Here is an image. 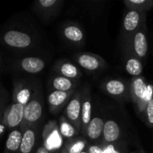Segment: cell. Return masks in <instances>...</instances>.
Segmentation results:
<instances>
[{
	"mask_svg": "<svg viewBox=\"0 0 153 153\" xmlns=\"http://www.w3.org/2000/svg\"><path fill=\"white\" fill-rule=\"evenodd\" d=\"M132 96L134 100L138 104L141 111H143L152 98V86L146 85L142 78H137L132 82Z\"/></svg>",
	"mask_w": 153,
	"mask_h": 153,
	"instance_id": "obj_1",
	"label": "cell"
},
{
	"mask_svg": "<svg viewBox=\"0 0 153 153\" xmlns=\"http://www.w3.org/2000/svg\"><path fill=\"white\" fill-rule=\"evenodd\" d=\"M43 114V107L41 102L38 99L30 100L24 107V113H23V130L26 126H30L38 122Z\"/></svg>",
	"mask_w": 153,
	"mask_h": 153,
	"instance_id": "obj_2",
	"label": "cell"
},
{
	"mask_svg": "<svg viewBox=\"0 0 153 153\" xmlns=\"http://www.w3.org/2000/svg\"><path fill=\"white\" fill-rule=\"evenodd\" d=\"M3 39L7 46L14 48H26L32 43V39L29 34L15 30L6 31Z\"/></svg>",
	"mask_w": 153,
	"mask_h": 153,
	"instance_id": "obj_3",
	"label": "cell"
},
{
	"mask_svg": "<svg viewBox=\"0 0 153 153\" xmlns=\"http://www.w3.org/2000/svg\"><path fill=\"white\" fill-rule=\"evenodd\" d=\"M81 113H82V102L79 95L74 96L67 104L65 108V117L70 122L74 125L76 129H79L81 126Z\"/></svg>",
	"mask_w": 153,
	"mask_h": 153,
	"instance_id": "obj_4",
	"label": "cell"
},
{
	"mask_svg": "<svg viewBox=\"0 0 153 153\" xmlns=\"http://www.w3.org/2000/svg\"><path fill=\"white\" fill-rule=\"evenodd\" d=\"M24 107V105L18 102H14L11 105L6 116V123L8 127L15 128L22 123Z\"/></svg>",
	"mask_w": 153,
	"mask_h": 153,
	"instance_id": "obj_5",
	"label": "cell"
},
{
	"mask_svg": "<svg viewBox=\"0 0 153 153\" xmlns=\"http://www.w3.org/2000/svg\"><path fill=\"white\" fill-rule=\"evenodd\" d=\"M21 68L29 74H38L45 67V62L39 57L29 56L23 58L20 62Z\"/></svg>",
	"mask_w": 153,
	"mask_h": 153,
	"instance_id": "obj_6",
	"label": "cell"
},
{
	"mask_svg": "<svg viewBox=\"0 0 153 153\" xmlns=\"http://www.w3.org/2000/svg\"><path fill=\"white\" fill-rule=\"evenodd\" d=\"M104 125L105 122L101 117H95L91 118L90 124L87 126L85 129L86 135L88 136V138L92 141L98 140L101 136V134H103Z\"/></svg>",
	"mask_w": 153,
	"mask_h": 153,
	"instance_id": "obj_7",
	"label": "cell"
},
{
	"mask_svg": "<svg viewBox=\"0 0 153 153\" xmlns=\"http://www.w3.org/2000/svg\"><path fill=\"white\" fill-rule=\"evenodd\" d=\"M77 62L85 70L88 71H96L102 65V60L94 55L91 54H82L78 56Z\"/></svg>",
	"mask_w": 153,
	"mask_h": 153,
	"instance_id": "obj_8",
	"label": "cell"
},
{
	"mask_svg": "<svg viewBox=\"0 0 153 153\" xmlns=\"http://www.w3.org/2000/svg\"><path fill=\"white\" fill-rule=\"evenodd\" d=\"M103 137L106 143H112L117 142L120 137V127L114 120H108L105 122L103 129Z\"/></svg>",
	"mask_w": 153,
	"mask_h": 153,
	"instance_id": "obj_9",
	"label": "cell"
},
{
	"mask_svg": "<svg viewBox=\"0 0 153 153\" xmlns=\"http://www.w3.org/2000/svg\"><path fill=\"white\" fill-rule=\"evenodd\" d=\"M37 133L33 128H27L22 134V140L19 150L20 153H31L36 143Z\"/></svg>",
	"mask_w": 153,
	"mask_h": 153,
	"instance_id": "obj_10",
	"label": "cell"
},
{
	"mask_svg": "<svg viewBox=\"0 0 153 153\" xmlns=\"http://www.w3.org/2000/svg\"><path fill=\"white\" fill-rule=\"evenodd\" d=\"M134 50L137 56L143 58L146 56L148 52V41L145 33L139 30L135 33L134 39Z\"/></svg>",
	"mask_w": 153,
	"mask_h": 153,
	"instance_id": "obj_11",
	"label": "cell"
},
{
	"mask_svg": "<svg viewBox=\"0 0 153 153\" xmlns=\"http://www.w3.org/2000/svg\"><path fill=\"white\" fill-rule=\"evenodd\" d=\"M69 96L70 92L54 91L48 97V105L51 108V109H58L66 102Z\"/></svg>",
	"mask_w": 153,
	"mask_h": 153,
	"instance_id": "obj_12",
	"label": "cell"
},
{
	"mask_svg": "<svg viewBox=\"0 0 153 153\" xmlns=\"http://www.w3.org/2000/svg\"><path fill=\"white\" fill-rule=\"evenodd\" d=\"M22 140V134L19 130H13L5 143V148L8 152L13 153H16L19 152L21 143Z\"/></svg>",
	"mask_w": 153,
	"mask_h": 153,
	"instance_id": "obj_13",
	"label": "cell"
},
{
	"mask_svg": "<svg viewBox=\"0 0 153 153\" xmlns=\"http://www.w3.org/2000/svg\"><path fill=\"white\" fill-rule=\"evenodd\" d=\"M140 12L135 11V10H130L125 19H124V29L125 30L128 31V32H132L134 30H136V28L138 27L140 22H141V15H140Z\"/></svg>",
	"mask_w": 153,
	"mask_h": 153,
	"instance_id": "obj_14",
	"label": "cell"
},
{
	"mask_svg": "<svg viewBox=\"0 0 153 153\" xmlns=\"http://www.w3.org/2000/svg\"><path fill=\"white\" fill-rule=\"evenodd\" d=\"M105 88L108 94L117 97V96H121L124 94V92L126 91V86L122 81L110 80L106 83Z\"/></svg>",
	"mask_w": 153,
	"mask_h": 153,
	"instance_id": "obj_15",
	"label": "cell"
},
{
	"mask_svg": "<svg viewBox=\"0 0 153 153\" xmlns=\"http://www.w3.org/2000/svg\"><path fill=\"white\" fill-rule=\"evenodd\" d=\"M52 86L55 91L70 92L74 87V82L71 81V79L65 78L64 76H56L52 82Z\"/></svg>",
	"mask_w": 153,
	"mask_h": 153,
	"instance_id": "obj_16",
	"label": "cell"
},
{
	"mask_svg": "<svg viewBox=\"0 0 153 153\" xmlns=\"http://www.w3.org/2000/svg\"><path fill=\"white\" fill-rule=\"evenodd\" d=\"M65 37L72 42H80L83 39L82 30L75 25H68L64 29Z\"/></svg>",
	"mask_w": 153,
	"mask_h": 153,
	"instance_id": "obj_17",
	"label": "cell"
},
{
	"mask_svg": "<svg viewBox=\"0 0 153 153\" xmlns=\"http://www.w3.org/2000/svg\"><path fill=\"white\" fill-rule=\"evenodd\" d=\"M91 120V102L90 99H86L82 103V113H81V123L82 129L85 130L87 126Z\"/></svg>",
	"mask_w": 153,
	"mask_h": 153,
	"instance_id": "obj_18",
	"label": "cell"
},
{
	"mask_svg": "<svg viewBox=\"0 0 153 153\" xmlns=\"http://www.w3.org/2000/svg\"><path fill=\"white\" fill-rule=\"evenodd\" d=\"M126 69L129 74L133 76H139L143 72V65L139 59L131 57L126 62Z\"/></svg>",
	"mask_w": 153,
	"mask_h": 153,
	"instance_id": "obj_19",
	"label": "cell"
},
{
	"mask_svg": "<svg viewBox=\"0 0 153 153\" xmlns=\"http://www.w3.org/2000/svg\"><path fill=\"white\" fill-rule=\"evenodd\" d=\"M59 73L62 74V76L68 79H74L79 75V71L77 67L71 63L62 64L59 67Z\"/></svg>",
	"mask_w": 153,
	"mask_h": 153,
	"instance_id": "obj_20",
	"label": "cell"
},
{
	"mask_svg": "<svg viewBox=\"0 0 153 153\" xmlns=\"http://www.w3.org/2000/svg\"><path fill=\"white\" fill-rule=\"evenodd\" d=\"M125 4L127 7L131 8V10H146L150 9L153 5V1L148 0H126L125 1Z\"/></svg>",
	"mask_w": 153,
	"mask_h": 153,
	"instance_id": "obj_21",
	"label": "cell"
},
{
	"mask_svg": "<svg viewBox=\"0 0 153 153\" xmlns=\"http://www.w3.org/2000/svg\"><path fill=\"white\" fill-rule=\"evenodd\" d=\"M76 128L70 123L66 121H63L60 124L59 131L63 137L65 138H72L76 134Z\"/></svg>",
	"mask_w": 153,
	"mask_h": 153,
	"instance_id": "obj_22",
	"label": "cell"
},
{
	"mask_svg": "<svg viewBox=\"0 0 153 153\" xmlns=\"http://www.w3.org/2000/svg\"><path fill=\"white\" fill-rule=\"evenodd\" d=\"M30 91L29 89L27 88H23V89H21L18 93L16 94V100H17V102L18 103H21L22 105H26L30 100Z\"/></svg>",
	"mask_w": 153,
	"mask_h": 153,
	"instance_id": "obj_23",
	"label": "cell"
},
{
	"mask_svg": "<svg viewBox=\"0 0 153 153\" xmlns=\"http://www.w3.org/2000/svg\"><path fill=\"white\" fill-rule=\"evenodd\" d=\"M85 146H86V143L84 141H82V140L77 141L69 147L68 153H82L84 151Z\"/></svg>",
	"mask_w": 153,
	"mask_h": 153,
	"instance_id": "obj_24",
	"label": "cell"
},
{
	"mask_svg": "<svg viewBox=\"0 0 153 153\" xmlns=\"http://www.w3.org/2000/svg\"><path fill=\"white\" fill-rule=\"evenodd\" d=\"M145 111H146V116H147V119H148L149 124L153 126V96L152 100L147 104Z\"/></svg>",
	"mask_w": 153,
	"mask_h": 153,
	"instance_id": "obj_25",
	"label": "cell"
},
{
	"mask_svg": "<svg viewBox=\"0 0 153 153\" xmlns=\"http://www.w3.org/2000/svg\"><path fill=\"white\" fill-rule=\"evenodd\" d=\"M38 3L43 8H50L57 4V0H39Z\"/></svg>",
	"mask_w": 153,
	"mask_h": 153,
	"instance_id": "obj_26",
	"label": "cell"
},
{
	"mask_svg": "<svg viewBox=\"0 0 153 153\" xmlns=\"http://www.w3.org/2000/svg\"><path fill=\"white\" fill-rule=\"evenodd\" d=\"M105 153H122L119 150H117L115 146L113 145H108L104 149Z\"/></svg>",
	"mask_w": 153,
	"mask_h": 153,
	"instance_id": "obj_27",
	"label": "cell"
},
{
	"mask_svg": "<svg viewBox=\"0 0 153 153\" xmlns=\"http://www.w3.org/2000/svg\"><path fill=\"white\" fill-rule=\"evenodd\" d=\"M89 153H105L104 150H102L100 147L96 146V145H92L89 148Z\"/></svg>",
	"mask_w": 153,
	"mask_h": 153,
	"instance_id": "obj_28",
	"label": "cell"
},
{
	"mask_svg": "<svg viewBox=\"0 0 153 153\" xmlns=\"http://www.w3.org/2000/svg\"><path fill=\"white\" fill-rule=\"evenodd\" d=\"M36 153H50L48 152V150L45 147V146H40L37 149Z\"/></svg>",
	"mask_w": 153,
	"mask_h": 153,
	"instance_id": "obj_29",
	"label": "cell"
},
{
	"mask_svg": "<svg viewBox=\"0 0 153 153\" xmlns=\"http://www.w3.org/2000/svg\"><path fill=\"white\" fill-rule=\"evenodd\" d=\"M82 153H89V152H84V151H83Z\"/></svg>",
	"mask_w": 153,
	"mask_h": 153,
	"instance_id": "obj_30",
	"label": "cell"
}]
</instances>
